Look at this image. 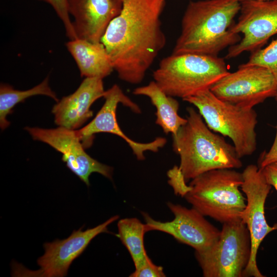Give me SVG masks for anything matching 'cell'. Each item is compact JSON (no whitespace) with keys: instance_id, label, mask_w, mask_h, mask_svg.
<instances>
[{"instance_id":"3957f363","label":"cell","mask_w":277,"mask_h":277,"mask_svg":"<svg viewBox=\"0 0 277 277\" xmlns=\"http://www.w3.org/2000/svg\"><path fill=\"white\" fill-rule=\"evenodd\" d=\"M187 111V122L172 135L173 150L180 158L174 167L185 181L210 170L242 167L234 146L213 133L193 108Z\"/></svg>"},{"instance_id":"9c48e42d","label":"cell","mask_w":277,"mask_h":277,"mask_svg":"<svg viewBox=\"0 0 277 277\" xmlns=\"http://www.w3.org/2000/svg\"><path fill=\"white\" fill-rule=\"evenodd\" d=\"M219 99L244 108H253L275 97L277 84L271 72L258 65H240L238 69L221 78L210 88Z\"/></svg>"},{"instance_id":"7a4b0ae2","label":"cell","mask_w":277,"mask_h":277,"mask_svg":"<svg viewBox=\"0 0 277 277\" xmlns=\"http://www.w3.org/2000/svg\"><path fill=\"white\" fill-rule=\"evenodd\" d=\"M241 6L240 0L190 2L183 16L181 32L172 54L217 56L226 48L239 43L241 37L231 28Z\"/></svg>"},{"instance_id":"30bf717a","label":"cell","mask_w":277,"mask_h":277,"mask_svg":"<svg viewBox=\"0 0 277 277\" xmlns=\"http://www.w3.org/2000/svg\"><path fill=\"white\" fill-rule=\"evenodd\" d=\"M118 215L111 217L105 222L85 231L82 227L73 230L63 240L56 239L44 244L45 253L37 261L40 269L36 271L13 270L14 276L64 277L67 275L72 262L86 249L91 241L102 233H109L108 226L117 220Z\"/></svg>"},{"instance_id":"8fae6325","label":"cell","mask_w":277,"mask_h":277,"mask_svg":"<svg viewBox=\"0 0 277 277\" xmlns=\"http://www.w3.org/2000/svg\"><path fill=\"white\" fill-rule=\"evenodd\" d=\"M240 15L231 31L242 33L243 37L229 47L225 58L235 57L244 52H252L263 47L277 34V0L241 2Z\"/></svg>"},{"instance_id":"6da1fadb","label":"cell","mask_w":277,"mask_h":277,"mask_svg":"<svg viewBox=\"0 0 277 277\" xmlns=\"http://www.w3.org/2000/svg\"><path fill=\"white\" fill-rule=\"evenodd\" d=\"M120 13L109 23L101 42L118 77L140 83L166 45L160 16L165 0H120Z\"/></svg>"},{"instance_id":"52a82bcc","label":"cell","mask_w":277,"mask_h":277,"mask_svg":"<svg viewBox=\"0 0 277 277\" xmlns=\"http://www.w3.org/2000/svg\"><path fill=\"white\" fill-rule=\"evenodd\" d=\"M251 253L249 231L239 219L223 224L215 243L206 251H195V256L204 277H243Z\"/></svg>"},{"instance_id":"484cf974","label":"cell","mask_w":277,"mask_h":277,"mask_svg":"<svg viewBox=\"0 0 277 277\" xmlns=\"http://www.w3.org/2000/svg\"><path fill=\"white\" fill-rule=\"evenodd\" d=\"M244 1V0H240L241 2ZM255 1H273V0H255Z\"/></svg>"},{"instance_id":"44dd1931","label":"cell","mask_w":277,"mask_h":277,"mask_svg":"<svg viewBox=\"0 0 277 277\" xmlns=\"http://www.w3.org/2000/svg\"><path fill=\"white\" fill-rule=\"evenodd\" d=\"M246 65H258L268 69L277 84V38L266 47L252 52Z\"/></svg>"},{"instance_id":"603a6c76","label":"cell","mask_w":277,"mask_h":277,"mask_svg":"<svg viewBox=\"0 0 277 277\" xmlns=\"http://www.w3.org/2000/svg\"><path fill=\"white\" fill-rule=\"evenodd\" d=\"M130 277H164L163 268L154 264L148 256L144 263L130 274Z\"/></svg>"},{"instance_id":"d4e9b609","label":"cell","mask_w":277,"mask_h":277,"mask_svg":"<svg viewBox=\"0 0 277 277\" xmlns=\"http://www.w3.org/2000/svg\"><path fill=\"white\" fill-rule=\"evenodd\" d=\"M276 129V134L273 144L270 150L262 157L259 167L260 168H263L271 163L277 162V124Z\"/></svg>"},{"instance_id":"5bb4252c","label":"cell","mask_w":277,"mask_h":277,"mask_svg":"<svg viewBox=\"0 0 277 277\" xmlns=\"http://www.w3.org/2000/svg\"><path fill=\"white\" fill-rule=\"evenodd\" d=\"M34 140L45 143L62 154V161L82 181L89 186V176L98 173L111 180L113 168L101 163L85 151L76 130L59 126L54 129L26 127Z\"/></svg>"},{"instance_id":"8992f818","label":"cell","mask_w":277,"mask_h":277,"mask_svg":"<svg viewBox=\"0 0 277 277\" xmlns=\"http://www.w3.org/2000/svg\"><path fill=\"white\" fill-rule=\"evenodd\" d=\"M183 100L195 106L209 128L229 137L239 158L251 155L256 148L257 114L224 102L206 89Z\"/></svg>"},{"instance_id":"9a60e30c","label":"cell","mask_w":277,"mask_h":277,"mask_svg":"<svg viewBox=\"0 0 277 277\" xmlns=\"http://www.w3.org/2000/svg\"><path fill=\"white\" fill-rule=\"evenodd\" d=\"M120 0H68L77 38L100 43L110 22L121 12Z\"/></svg>"},{"instance_id":"cb8c5ba5","label":"cell","mask_w":277,"mask_h":277,"mask_svg":"<svg viewBox=\"0 0 277 277\" xmlns=\"http://www.w3.org/2000/svg\"><path fill=\"white\" fill-rule=\"evenodd\" d=\"M261 169L266 182L277 191V162Z\"/></svg>"},{"instance_id":"4316f807","label":"cell","mask_w":277,"mask_h":277,"mask_svg":"<svg viewBox=\"0 0 277 277\" xmlns=\"http://www.w3.org/2000/svg\"><path fill=\"white\" fill-rule=\"evenodd\" d=\"M275 100H276V102H277V94H276V95L275 96Z\"/></svg>"},{"instance_id":"ffe728a7","label":"cell","mask_w":277,"mask_h":277,"mask_svg":"<svg viewBox=\"0 0 277 277\" xmlns=\"http://www.w3.org/2000/svg\"><path fill=\"white\" fill-rule=\"evenodd\" d=\"M36 95H45L51 97L56 102L59 100L56 93L49 85V77H46L39 84L25 91L14 89L11 86L1 84L0 87V127L4 130L10 124L7 116L11 114L13 108L25 99Z\"/></svg>"},{"instance_id":"d6986e66","label":"cell","mask_w":277,"mask_h":277,"mask_svg":"<svg viewBox=\"0 0 277 277\" xmlns=\"http://www.w3.org/2000/svg\"><path fill=\"white\" fill-rule=\"evenodd\" d=\"M116 236L125 246L133 262L135 269L141 266L148 256L144 237L147 232L145 224L135 217L125 218L117 222Z\"/></svg>"},{"instance_id":"7c38bea8","label":"cell","mask_w":277,"mask_h":277,"mask_svg":"<svg viewBox=\"0 0 277 277\" xmlns=\"http://www.w3.org/2000/svg\"><path fill=\"white\" fill-rule=\"evenodd\" d=\"M167 205L174 215L170 221H156L143 212L147 232L155 230L167 233L179 242L193 248L196 252L209 249L217 241L221 230L196 210L170 202Z\"/></svg>"},{"instance_id":"ba28073f","label":"cell","mask_w":277,"mask_h":277,"mask_svg":"<svg viewBox=\"0 0 277 277\" xmlns=\"http://www.w3.org/2000/svg\"><path fill=\"white\" fill-rule=\"evenodd\" d=\"M243 183L241 186L246 195V205L240 214L250 234L251 253L243 277H264L256 262L259 247L265 238L277 230V224L270 226L265 215V203L271 186L266 181L261 169L254 164L248 165L242 172Z\"/></svg>"},{"instance_id":"2e32d148","label":"cell","mask_w":277,"mask_h":277,"mask_svg":"<svg viewBox=\"0 0 277 277\" xmlns=\"http://www.w3.org/2000/svg\"><path fill=\"white\" fill-rule=\"evenodd\" d=\"M103 79L85 77L75 92L63 97L53 107L55 123L74 130L81 127L93 115L90 107L105 93Z\"/></svg>"},{"instance_id":"ac0fdd59","label":"cell","mask_w":277,"mask_h":277,"mask_svg":"<svg viewBox=\"0 0 277 277\" xmlns=\"http://www.w3.org/2000/svg\"><path fill=\"white\" fill-rule=\"evenodd\" d=\"M133 93L146 96L150 98L156 109L155 123L166 134L171 133L172 135H175L180 128L187 122V118L180 116L178 114V101L173 97L166 94L154 81L147 85L135 88Z\"/></svg>"},{"instance_id":"277c9868","label":"cell","mask_w":277,"mask_h":277,"mask_svg":"<svg viewBox=\"0 0 277 277\" xmlns=\"http://www.w3.org/2000/svg\"><path fill=\"white\" fill-rule=\"evenodd\" d=\"M242 173L233 169H219L205 172L191 180L183 196L203 215L222 224L240 219L246 198L240 190Z\"/></svg>"},{"instance_id":"e0dca14e","label":"cell","mask_w":277,"mask_h":277,"mask_svg":"<svg viewBox=\"0 0 277 277\" xmlns=\"http://www.w3.org/2000/svg\"><path fill=\"white\" fill-rule=\"evenodd\" d=\"M82 77L103 78L114 70L110 58L101 43H94L76 38L66 43Z\"/></svg>"},{"instance_id":"4fadbf2b","label":"cell","mask_w":277,"mask_h":277,"mask_svg":"<svg viewBox=\"0 0 277 277\" xmlns=\"http://www.w3.org/2000/svg\"><path fill=\"white\" fill-rule=\"evenodd\" d=\"M104 97L105 103L95 117L87 125L76 130L85 148L92 145L94 134L100 132L110 133L121 137L127 143L138 160L145 159V151L157 152L164 146L167 142L165 138L157 137L149 143H142L131 140L123 132L116 119L118 104L122 103L136 113H141V109L124 93L118 85H114L106 90Z\"/></svg>"},{"instance_id":"7402d4cb","label":"cell","mask_w":277,"mask_h":277,"mask_svg":"<svg viewBox=\"0 0 277 277\" xmlns=\"http://www.w3.org/2000/svg\"><path fill=\"white\" fill-rule=\"evenodd\" d=\"M50 5L62 21L67 36L70 40L77 38L68 11V0H38Z\"/></svg>"},{"instance_id":"5b68a950","label":"cell","mask_w":277,"mask_h":277,"mask_svg":"<svg viewBox=\"0 0 277 277\" xmlns=\"http://www.w3.org/2000/svg\"><path fill=\"white\" fill-rule=\"evenodd\" d=\"M229 72L224 60L218 56L172 54L161 61L153 77L166 94L183 99L210 89Z\"/></svg>"}]
</instances>
